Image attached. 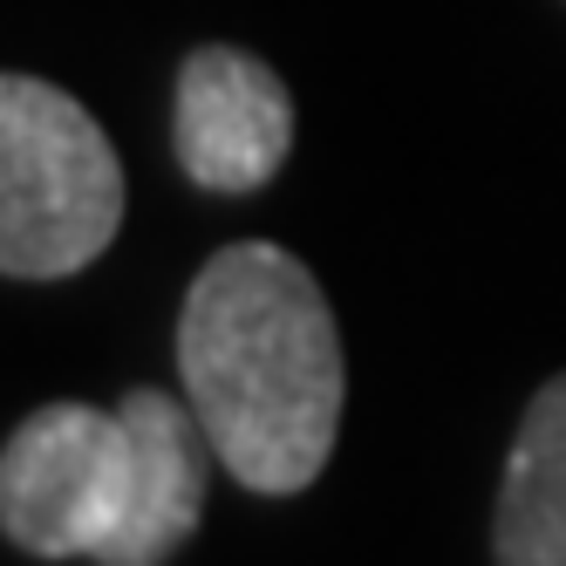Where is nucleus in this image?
<instances>
[{
	"label": "nucleus",
	"instance_id": "obj_1",
	"mask_svg": "<svg viewBox=\"0 0 566 566\" xmlns=\"http://www.w3.org/2000/svg\"><path fill=\"white\" fill-rule=\"evenodd\" d=\"M178 376L219 464L260 499H294L328 471L348 361L321 280L273 239H232L191 273Z\"/></svg>",
	"mask_w": 566,
	"mask_h": 566
},
{
	"label": "nucleus",
	"instance_id": "obj_2",
	"mask_svg": "<svg viewBox=\"0 0 566 566\" xmlns=\"http://www.w3.org/2000/svg\"><path fill=\"white\" fill-rule=\"evenodd\" d=\"M124 232V165L69 90L14 69L0 83V273L69 280Z\"/></svg>",
	"mask_w": 566,
	"mask_h": 566
},
{
	"label": "nucleus",
	"instance_id": "obj_3",
	"mask_svg": "<svg viewBox=\"0 0 566 566\" xmlns=\"http://www.w3.org/2000/svg\"><path fill=\"white\" fill-rule=\"evenodd\" d=\"M124 499V417L42 402L0 451V533L28 559H96Z\"/></svg>",
	"mask_w": 566,
	"mask_h": 566
},
{
	"label": "nucleus",
	"instance_id": "obj_6",
	"mask_svg": "<svg viewBox=\"0 0 566 566\" xmlns=\"http://www.w3.org/2000/svg\"><path fill=\"white\" fill-rule=\"evenodd\" d=\"M492 566H566V369L539 382L512 430L492 505Z\"/></svg>",
	"mask_w": 566,
	"mask_h": 566
},
{
	"label": "nucleus",
	"instance_id": "obj_4",
	"mask_svg": "<svg viewBox=\"0 0 566 566\" xmlns=\"http://www.w3.org/2000/svg\"><path fill=\"white\" fill-rule=\"evenodd\" d=\"M171 150L198 191L247 198L280 178L294 157V96L247 49H191L171 90Z\"/></svg>",
	"mask_w": 566,
	"mask_h": 566
},
{
	"label": "nucleus",
	"instance_id": "obj_5",
	"mask_svg": "<svg viewBox=\"0 0 566 566\" xmlns=\"http://www.w3.org/2000/svg\"><path fill=\"white\" fill-rule=\"evenodd\" d=\"M116 417H124V499L96 566H171L206 518V478L219 451L191 396L137 382L116 396Z\"/></svg>",
	"mask_w": 566,
	"mask_h": 566
}]
</instances>
